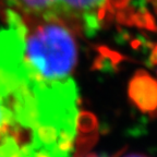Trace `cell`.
I'll return each instance as SVG.
<instances>
[{"label": "cell", "instance_id": "6da1fadb", "mask_svg": "<svg viewBox=\"0 0 157 157\" xmlns=\"http://www.w3.org/2000/svg\"><path fill=\"white\" fill-rule=\"evenodd\" d=\"M19 17L23 59L29 74L47 83L70 80L78 56L75 29L61 20Z\"/></svg>", "mask_w": 157, "mask_h": 157}, {"label": "cell", "instance_id": "7a4b0ae2", "mask_svg": "<svg viewBox=\"0 0 157 157\" xmlns=\"http://www.w3.org/2000/svg\"><path fill=\"white\" fill-rule=\"evenodd\" d=\"M7 10L21 17L61 20L75 31L94 34L109 17L117 14L123 22L133 15L130 0H3Z\"/></svg>", "mask_w": 157, "mask_h": 157}, {"label": "cell", "instance_id": "3957f363", "mask_svg": "<svg viewBox=\"0 0 157 157\" xmlns=\"http://www.w3.org/2000/svg\"><path fill=\"white\" fill-rule=\"evenodd\" d=\"M131 101L141 111L157 113V81L145 71H137L129 86Z\"/></svg>", "mask_w": 157, "mask_h": 157}, {"label": "cell", "instance_id": "277c9868", "mask_svg": "<svg viewBox=\"0 0 157 157\" xmlns=\"http://www.w3.org/2000/svg\"><path fill=\"white\" fill-rule=\"evenodd\" d=\"M22 147L15 137L11 135L0 139V157H21Z\"/></svg>", "mask_w": 157, "mask_h": 157}, {"label": "cell", "instance_id": "5b68a950", "mask_svg": "<svg viewBox=\"0 0 157 157\" xmlns=\"http://www.w3.org/2000/svg\"><path fill=\"white\" fill-rule=\"evenodd\" d=\"M150 62L153 64V66H157V45L154 47V49H153L152 54H151Z\"/></svg>", "mask_w": 157, "mask_h": 157}, {"label": "cell", "instance_id": "8992f818", "mask_svg": "<svg viewBox=\"0 0 157 157\" xmlns=\"http://www.w3.org/2000/svg\"><path fill=\"white\" fill-rule=\"evenodd\" d=\"M76 157H106V156H101L98 154H94V153H88V154H83V155H78Z\"/></svg>", "mask_w": 157, "mask_h": 157}, {"label": "cell", "instance_id": "52a82bcc", "mask_svg": "<svg viewBox=\"0 0 157 157\" xmlns=\"http://www.w3.org/2000/svg\"><path fill=\"white\" fill-rule=\"evenodd\" d=\"M125 157H146L144 155H141V154H131L129 156H125Z\"/></svg>", "mask_w": 157, "mask_h": 157}]
</instances>
